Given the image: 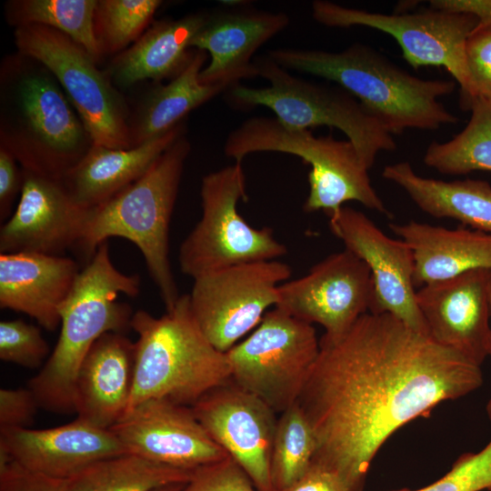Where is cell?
<instances>
[{"label":"cell","instance_id":"cell-3","mask_svg":"<svg viewBox=\"0 0 491 491\" xmlns=\"http://www.w3.org/2000/svg\"><path fill=\"white\" fill-rule=\"evenodd\" d=\"M267 55L288 71L318 76L342 87L393 135L458 122L438 101L453 93L455 82L421 79L368 45L356 43L341 52L277 48Z\"/></svg>","mask_w":491,"mask_h":491},{"label":"cell","instance_id":"cell-28","mask_svg":"<svg viewBox=\"0 0 491 491\" xmlns=\"http://www.w3.org/2000/svg\"><path fill=\"white\" fill-rule=\"evenodd\" d=\"M207 53L195 49L183 68L165 85H157L143 99L136 112L129 117L131 147L159 136L180 123L196 107L230 87L225 84H203L199 75Z\"/></svg>","mask_w":491,"mask_h":491},{"label":"cell","instance_id":"cell-42","mask_svg":"<svg viewBox=\"0 0 491 491\" xmlns=\"http://www.w3.org/2000/svg\"><path fill=\"white\" fill-rule=\"evenodd\" d=\"M431 8L474 15L476 27L491 28V0H431Z\"/></svg>","mask_w":491,"mask_h":491},{"label":"cell","instance_id":"cell-8","mask_svg":"<svg viewBox=\"0 0 491 491\" xmlns=\"http://www.w3.org/2000/svg\"><path fill=\"white\" fill-rule=\"evenodd\" d=\"M258 76L269 85H235L225 92L228 104L237 109L266 106L290 129L326 125L342 131L370 169L382 151L396 147L393 135L351 94L336 85L319 84L291 74L267 55L254 59Z\"/></svg>","mask_w":491,"mask_h":491},{"label":"cell","instance_id":"cell-26","mask_svg":"<svg viewBox=\"0 0 491 491\" xmlns=\"http://www.w3.org/2000/svg\"><path fill=\"white\" fill-rule=\"evenodd\" d=\"M208 12L201 11L178 19H162L128 48L116 55L105 71L115 85L127 87L144 80L172 79L190 61V43L204 25Z\"/></svg>","mask_w":491,"mask_h":491},{"label":"cell","instance_id":"cell-41","mask_svg":"<svg viewBox=\"0 0 491 491\" xmlns=\"http://www.w3.org/2000/svg\"><path fill=\"white\" fill-rule=\"evenodd\" d=\"M283 491H350L343 480L327 468L312 463L306 474Z\"/></svg>","mask_w":491,"mask_h":491},{"label":"cell","instance_id":"cell-19","mask_svg":"<svg viewBox=\"0 0 491 491\" xmlns=\"http://www.w3.org/2000/svg\"><path fill=\"white\" fill-rule=\"evenodd\" d=\"M489 270L471 269L416 292L429 337L479 366L488 356L491 338Z\"/></svg>","mask_w":491,"mask_h":491},{"label":"cell","instance_id":"cell-14","mask_svg":"<svg viewBox=\"0 0 491 491\" xmlns=\"http://www.w3.org/2000/svg\"><path fill=\"white\" fill-rule=\"evenodd\" d=\"M373 296L370 269L347 249L329 255L304 276L277 288L276 306L309 324H319L323 336L346 333L369 312Z\"/></svg>","mask_w":491,"mask_h":491},{"label":"cell","instance_id":"cell-12","mask_svg":"<svg viewBox=\"0 0 491 491\" xmlns=\"http://www.w3.org/2000/svg\"><path fill=\"white\" fill-rule=\"evenodd\" d=\"M312 16L329 27L366 26L386 33L397 42L412 67L443 66L458 83L461 94L467 89L466 43L478 23L472 15L431 7L386 15L316 0Z\"/></svg>","mask_w":491,"mask_h":491},{"label":"cell","instance_id":"cell-23","mask_svg":"<svg viewBox=\"0 0 491 491\" xmlns=\"http://www.w3.org/2000/svg\"><path fill=\"white\" fill-rule=\"evenodd\" d=\"M79 273L77 264L62 256L0 254V307L24 313L54 331Z\"/></svg>","mask_w":491,"mask_h":491},{"label":"cell","instance_id":"cell-31","mask_svg":"<svg viewBox=\"0 0 491 491\" xmlns=\"http://www.w3.org/2000/svg\"><path fill=\"white\" fill-rule=\"evenodd\" d=\"M97 0H11L5 16L15 28L39 25L64 33L98 63L101 55L94 31Z\"/></svg>","mask_w":491,"mask_h":491},{"label":"cell","instance_id":"cell-4","mask_svg":"<svg viewBox=\"0 0 491 491\" xmlns=\"http://www.w3.org/2000/svg\"><path fill=\"white\" fill-rule=\"evenodd\" d=\"M139 290V276L119 271L110 258L107 241L101 244L60 308L56 346L29 381L39 407L60 415L75 413V382L83 360L104 334H124L131 328L132 309L117 296L135 297Z\"/></svg>","mask_w":491,"mask_h":491},{"label":"cell","instance_id":"cell-33","mask_svg":"<svg viewBox=\"0 0 491 491\" xmlns=\"http://www.w3.org/2000/svg\"><path fill=\"white\" fill-rule=\"evenodd\" d=\"M160 0H98L94 31L101 57L118 55L147 29Z\"/></svg>","mask_w":491,"mask_h":491},{"label":"cell","instance_id":"cell-17","mask_svg":"<svg viewBox=\"0 0 491 491\" xmlns=\"http://www.w3.org/2000/svg\"><path fill=\"white\" fill-rule=\"evenodd\" d=\"M210 436L247 473L258 491H274L270 456L277 418L258 396L232 379L192 406Z\"/></svg>","mask_w":491,"mask_h":491},{"label":"cell","instance_id":"cell-7","mask_svg":"<svg viewBox=\"0 0 491 491\" xmlns=\"http://www.w3.org/2000/svg\"><path fill=\"white\" fill-rule=\"evenodd\" d=\"M279 152L300 157L311 166L306 212H335L346 202L356 201L386 215L389 212L374 189L368 168L349 140L332 135L316 137L310 129H290L276 117L245 120L227 135L224 153L235 162L252 153Z\"/></svg>","mask_w":491,"mask_h":491},{"label":"cell","instance_id":"cell-29","mask_svg":"<svg viewBox=\"0 0 491 491\" xmlns=\"http://www.w3.org/2000/svg\"><path fill=\"white\" fill-rule=\"evenodd\" d=\"M192 472L126 453L88 466L66 480V491H154L185 484Z\"/></svg>","mask_w":491,"mask_h":491},{"label":"cell","instance_id":"cell-2","mask_svg":"<svg viewBox=\"0 0 491 491\" xmlns=\"http://www.w3.org/2000/svg\"><path fill=\"white\" fill-rule=\"evenodd\" d=\"M94 145L55 75L19 52L0 66V147L26 172L62 180Z\"/></svg>","mask_w":491,"mask_h":491},{"label":"cell","instance_id":"cell-37","mask_svg":"<svg viewBox=\"0 0 491 491\" xmlns=\"http://www.w3.org/2000/svg\"><path fill=\"white\" fill-rule=\"evenodd\" d=\"M178 491H258L242 466L230 456L192 472Z\"/></svg>","mask_w":491,"mask_h":491},{"label":"cell","instance_id":"cell-21","mask_svg":"<svg viewBox=\"0 0 491 491\" xmlns=\"http://www.w3.org/2000/svg\"><path fill=\"white\" fill-rule=\"evenodd\" d=\"M0 449L29 470L64 480L99 460L128 453L110 429L78 417L45 429L0 430Z\"/></svg>","mask_w":491,"mask_h":491},{"label":"cell","instance_id":"cell-9","mask_svg":"<svg viewBox=\"0 0 491 491\" xmlns=\"http://www.w3.org/2000/svg\"><path fill=\"white\" fill-rule=\"evenodd\" d=\"M202 216L182 242L181 271L195 279L236 265L276 260L287 249L270 227L251 226L238 213L247 200L242 162L205 175L201 181Z\"/></svg>","mask_w":491,"mask_h":491},{"label":"cell","instance_id":"cell-36","mask_svg":"<svg viewBox=\"0 0 491 491\" xmlns=\"http://www.w3.org/2000/svg\"><path fill=\"white\" fill-rule=\"evenodd\" d=\"M468 85L461 103L474 97L491 102V28L476 27L466 43Z\"/></svg>","mask_w":491,"mask_h":491},{"label":"cell","instance_id":"cell-34","mask_svg":"<svg viewBox=\"0 0 491 491\" xmlns=\"http://www.w3.org/2000/svg\"><path fill=\"white\" fill-rule=\"evenodd\" d=\"M491 422V399L486 405ZM491 491V439L476 453H464L451 469L434 483L416 490L402 488L391 491Z\"/></svg>","mask_w":491,"mask_h":491},{"label":"cell","instance_id":"cell-39","mask_svg":"<svg viewBox=\"0 0 491 491\" xmlns=\"http://www.w3.org/2000/svg\"><path fill=\"white\" fill-rule=\"evenodd\" d=\"M0 491H66V480L36 473L10 460L0 465Z\"/></svg>","mask_w":491,"mask_h":491},{"label":"cell","instance_id":"cell-27","mask_svg":"<svg viewBox=\"0 0 491 491\" xmlns=\"http://www.w3.org/2000/svg\"><path fill=\"white\" fill-rule=\"evenodd\" d=\"M382 176L401 187L425 213L452 218L491 235V185L483 180L446 182L418 175L408 162L386 165Z\"/></svg>","mask_w":491,"mask_h":491},{"label":"cell","instance_id":"cell-22","mask_svg":"<svg viewBox=\"0 0 491 491\" xmlns=\"http://www.w3.org/2000/svg\"><path fill=\"white\" fill-rule=\"evenodd\" d=\"M135 343L108 332L91 346L75 382L77 417L109 429L128 409L135 373Z\"/></svg>","mask_w":491,"mask_h":491},{"label":"cell","instance_id":"cell-1","mask_svg":"<svg viewBox=\"0 0 491 491\" xmlns=\"http://www.w3.org/2000/svg\"><path fill=\"white\" fill-rule=\"evenodd\" d=\"M298 404L316 437L315 464L363 491L386 441L438 404L481 386V366L389 314L366 313L322 336Z\"/></svg>","mask_w":491,"mask_h":491},{"label":"cell","instance_id":"cell-16","mask_svg":"<svg viewBox=\"0 0 491 491\" xmlns=\"http://www.w3.org/2000/svg\"><path fill=\"white\" fill-rule=\"evenodd\" d=\"M109 429L129 454L177 469L194 471L229 456L191 406L167 399L137 404Z\"/></svg>","mask_w":491,"mask_h":491},{"label":"cell","instance_id":"cell-43","mask_svg":"<svg viewBox=\"0 0 491 491\" xmlns=\"http://www.w3.org/2000/svg\"><path fill=\"white\" fill-rule=\"evenodd\" d=\"M184 484H173L159 487L154 491H178Z\"/></svg>","mask_w":491,"mask_h":491},{"label":"cell","instance_id":"cell-25","mask_svg":"<svg viewBox=\"0 0 491 491\" xmlns=\"http://www.w3.org/2000/svg\"><path fill=\"white\" fill-rule=\"evenodd\" d=\"M414 256L415 287L455 277L475 268L491 269V235L466 228L448 229L416 221L390 224Z\"/></svg>","mask_w":491,"mask_h":491},{"label":"cell","instance_id":"cell-44","mask_svg":"<svg viewBox=\"0 0 491 491\" xmlns=\"http://www.w3.org/2000/svg\"><path fill=\"white\" fill-rule=\"evenodd\" d=\"M488 289H489V298H490V306H491V269L489 270ZM488 356H490V358H491V338H490V345H489V354H488Z\"/></svg>","mask_w":491,"mask_h":491},{"label":"cell","instance_id":"cell-10","mask_svg":"<svg viewBox=\"0 0 491 491\" xmlns=\"http://www.w3.org/2000/svg\"><path fill=\"white\" fill-rule=\"evenodd\" d=\"M17 52L43 64L56 78L94 145L130 148L127 105L105 71L80 45L55 29L15 28Z\"/></svg>","mask_w":491,"mask_h":491},{"label":"cell","instance_id":"cell-5","mask_svg":"<svg viewBox=\"0 0 491 491\" xmlns=\"http://www.w3.org/2000/svg\"><path fill=\"white\" fill-rule=\"evenodd\" d=\"M191 145L175 141L135 182L91 208L78 245L90 259L110 237L131 241L142 253L165 310L180 297L169 261V225Z\"/></svg>","mask_w":491,"mask_h":491},{"label":"cell","instance_id":"cell-32","mask_svg":"<svg viewBox=\"0 0 491 491\" xmlns=\"http://www.w3.org/2000/svg\"><path fill=\"white\" fill-rule=\"evenodd\" d=\"M316 437L298 402L277 418L270 456L274 491H283L309 469L316 452Z\"/></svg>","mask_w":491,"mask_h":491},{"label":"cell","instance_id":"cell-13","mask_svg":"<svg viewBox=\"0 0 491 491\" xmlns=\"http://www.w3.org/2000/svg\"><path fill=\"white\" fill-rule=\"evenodd\" d=\"M291 273L287 264L268 260L199 276L189 294L194 318L207 340L226 353L276 305L277 288Z\"/></svg>","mask_w":491,"mask_h":491},{"label":"cell","instance_id":"cell-35","mask_svg":"<svg viewBox=\"0 0 491 491\" xmlns=\"http://www.w3.org/2000/svg\"><path fill=\"white\" fill-rule=\"evenodd\" d=\"M41 330L22 319L0 322V358L27 368H37L49 357Z\"/></svg>","mask_w":491,"mask_h":491},{"label":"cell","instance_id":"cell-20","mask_svg":"<svg viewBox=\"0 0 491 491\" xmlns=\"http://www.w3.org/2000/svg\"><path fill=\"white\" fill-rule=\"evenodd\" d=\"M289 23V16L283 12L259 10L245 4L208 12L190 43L191 48L210 55L208 65L199 75L200 82L232 87L243 79L258 76L254 55Z\"/></svg>","mask_w":491,"mask_h":491},{"label":"cell","instance_id":"cell-38","mask_svg":"<svg viewBox=\"0 0 491 491\" xmlns=\"http://www.w3.org/2000/svg\"><path fill=\"white\" fill-rule=\"evenodd\" d=\"M38 407L29 388L0 389V430L28 428Z\"/></svg>","mask_w":491,"mask_h":491},{"label":"cell","instance_id":"cell-30","mask_svg":"<svg viewBox=\"0 0 491 491\" xmlns=\"http://www.w3.org/2000/svg\"><path fill=\"white\" fill-rule=\"evenodd\" d=\"M462 105L471 111L466 127L446 142H432L424 155V163L443 175L491 171V102L474 97Z\"/></svg>","mask_w":491,"mask_h":491},{"label":"cell","instance_id":"cell-24","mask_svg":"<svg viewBox=\"0 0 491 491\" xmlns=\"http://www.w3.org/2000/svg\"><path fill=\"white\" fill-rule=\"evenodd\" d=\"M186 132L185 121L170 131L130 148L93 145L61 180L82 207L94 208L139 179Z\"/></svg>","mask_w":491,"mask_h":491},{"label":"cell","instance_id":"cell-6","mask_svg":"<svg viewBox=\"0 0 491 491\" xmlns=\"http://www.w3.org/2000/svg\"><path fill=\"white\" fill-rule=\"evenodd\" d=\"M137 334L133 388L128 409L162 398L192 406L208 391L231 379L225 353L217 350L199 328L189 294L155 317L145 310L133 314Z\"/></svg>","mask_w":491,"mask_h":491},{"label":"cell","instance_id":"cell-18","mask_svg":"<svg viewBox=\"0 0 491 491\" xmlns=\"http://www.w3.org/2000/svg\"><path fill=\"white\" fill-rule=\"evenodd\" d=\"M23 172L18 205L0 228V254L62 256L78 246L90 209L78 205L61 180Z\"/></svg>","mask_w":491,"mask_h":491},{"label":"cell","instance_id":"cell-40","mask_svg":"<svg viewBox=\"0 0 491 491\" xmlns=\"http://www.w3.org/2000/svg\"><path fill=\"white\" fill-rule=\"evenodd\" d=\"M17 161L5 149L0 147V220L11 216V209L17 194L21 193L24 172Z\"/></svg>","mask_w":491,"mask_h":491},{"label":"cell","instance_id":"cell-15","mask_svg":"<svg viewBox=\"0 0 491 491\" xmlns=\"http://www.w3.org/2000/svg\"><path fill=\"white\" fill-rule=\"evenodd\" d=\"M326 215L331 232L370 269L373 296L369 312L392 315L428 336L416 300L414 256L409 246L390 238L364 213L351 207L343 205Z\"/></svg>","mask_w":491,"mask_h":491},{"label":"cell","instance_id":"cell-11","mask_svg":"<svg viewBox=\"0 0 491 491\" xmlns=\"http://www.w3.org/2000/svg\"><path fill=\"white\" fill-rule=\"evenodd\" d=\"M319 349L312 324L276 306L225 354L231 379L281 414L298 401Z\"/></svg>","mask_w":491,"mask_h":491}]
</instances>
